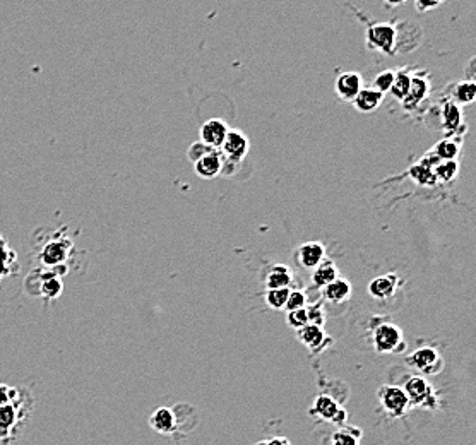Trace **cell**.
I'll return each mask as SVG.
<instances>
[{
  "mask_svg": "<svg viewBox=\"0 0 476 445\" xmlns=\"http://www.w3.org/2000/svg\"><path fill=\"white\" fill-rule=\"evenodd\" d=\"M291 272L286 265H275L269 271L268 278H266V288L268 290H278V288H290L291 283Z\"/></svg>",
  "mask_w": 476,
  "mask_h": 445,
  "instance_id": "obj_23",
  "label": "cell"
},
{
  "mask_svg": "<svg viewBox=\"0 0 476 445\" xmlns=\"http://www.w3.org/2000/svg\"><path fill=\"white\" fill-rule=\"evenodd\" d=\"M374 346L378 353H399L404 348L403 332L394 324H381L374 331Z\"/></svg>",
  "mask_w": 476,
  "mask_h": 445,
  "instance_id": "obj_3",
  "label": "cell"
},
{
  "mask_svg": "<svg viewBox=\"0 0 476 445\" xmlns=\"http://www.w3.org/2000/svg\"><path fill=\"white\" fill-rule=\"evenodd\" d=\"M336 278H339V276H337V269L335 263H331V260H322V263L314 269L312 283L314 286L324 288L328 286L329 283L335 281Z\"/></svg>",
  "mask_w": 476,
  "mask_h": 445,
  "instance_id": "obj_21",
  "label": "cell"
},
{
  "mask_svg": "<svg viewBox=\"0 0 476 445\" xmlns=\"http://www.w3.org/2000/svg\"><path fill=\"white\" fill-rule=\"evenodd\" d=\"M149 425L161 435H171L178 428V414L171 407L161 406L149 416Z\"/></svg>",
  "mask_w": 476,
  "mask_h": 445,
  "instance_id": "obj_10",
  "label": "cell"
},
{
  "mask_svg": "<svg viewBox=\"0 0 476 445\" xmlns=\"http://www.w3.org/2000/svg\"><path fill=\"white\" fill-rule=\"evenodd\" d=\"M336 95L339 96L343 102H353L363 88L362 76L358 72H343L337 76L336 79Z\"/></svg>",
  "mask_w": 476,
  "mask_h": 445,
  "instance_id": "obj_12",
  "label": "cell"
},
{
  "mask_svg": "<svg viewBox=\"0 0 476 445\" xmlns=\"http://www.w3.org/2000/svg\"><path fill=\"white\" fill-rule=\"evenodd\" d=\"M429 89H430V84L427 77H423L422 74H417L415 77L411 76L410 93H408L406 98L403 100L404 104L410 103V107H415V104L423 102V100L427 98V95H429Z\"/></svg>",
  "mask_w": 476,
  "mask_h": 445,
  "instance_id": "obj_19",
  "label": "cell"
},
{
  "mask_svg": "<svg viewBox=\"0 0 476 445\" xmlns=\"http://www.w3.org/2000/svg\"><path fill=\"white\" fill-rule=\"evenodd\" d=\"M459 142L456 139H442L438 141L436 146H433L432 153L437 156L440 162H451V159H456L459 156Z\"/></svg>",
  "mask_w": 476,
  "mask_h": 445,
  "instance_id": "obj_25",
  "label": "cell"
},
{
  "mask_svg": "<svg viewBox=\"0 0 476 445\" xmlns=\"http://www.w3.org/2000/svg\"><path fill=\"white\" fill-rule=\"evenodd\" d=\"M408 175H410V177L418 183V185L430 187V185H436V182H437V178H436V175H433V171L430 170V168L423 166L422 163H418V164H415V166H411L410 170H408Z\"/></svg>",
  "mask_w": 476,
  "mask_h": 445,
  "instance_id": "obj_29",
  "label": "cell"
},
{
  "mask_svg": "<svg viewBox=\"0 0 476 445\" xmlns=\"http://www.w3.org/2000/svg\"><path fill=\"white\" fill-rule=\"evenodd\" d=\"M211 151H215V149L209 148V146H206L204 142L197 141V142H194L192 146H190L189 151H187V156H189V162L196 163L201 158H204L206 155H209Z\"/></svg>",
  "mask_w": 476,
  "mask_h": 445,
  "instance_id": "obj_36",
  "label": "cell"
},
{
  "mask_svg": "<svg viewBox=\"0 0 476 445\" xmlns=\"http://www.w3.org/2000/svg\"><path fill=\"white\" fill-rule=\"evenodd\" d=\"M70 247H72V243L67 240V238H55L54 242H47L43 250H41V263L52 265V267H54V265H59L60 267V265L67 260Z\"/></svg>",
  "mask_w": 476,
  "mask_h": 445,
  "instance_id": "obj_9",
  "label": "cell"
},
{
  "mask_svg": "<svg viewBox=\"0 0 476 445\" xmlns=\"http://www.w3.org/2000/svg\"><path fill=\"white\" fill-rule=\"evenodd\" d=\"M394 76H396L394 70H384V72H378L376 76V79H374L372 88L377 89V91H381L382 95H385V93L391 91L392 82H394Z\"/></svg>",
  "mask_w": 476,
  "mask_h": 445,
  "instance_id": "obj_32",
  "label": "cell"
},
{
  "mask_svg": "<svg viewBox=\"0 0 476 445\" xmlns=\"http://www.w3.org/2000/svg\"><path fill=\"white\" fill-rule=\"evenodd\" d=\"M288 295H290V288L268 290L266 291V304L275 310L284 309V305H286V300H288Z\"/></svg>",
  "mask_w": 476,
  "mask_h": 445,
  "instance_id": "obj_30",
  "label": "cell"
},
{
  "mask_svg": "<svg viewBox=\"0 0 476 445\" xmlns=\"http://www.w3.org/2000/svg\"><path fill=\"white\" fill-rule=\"evenodd\" d=\"M13 269L14 271L17 269L16 253H14L13 250H9L6 242L0 238V279H2L3 276H9Z\"/></svg>",
  "mask_w": 476,
  "mask_h": 445,
  "instance_id": "obj_27",
  "label": "cell"
},
{
  "mask_svg": "<svg viewBox=\"0 0 476 445\" xmlns=\"http://www.w3.org/2000/svg\"><path fill=\"white\" fill-rule=\"evenodd\" d=\"M228 130H230V127H228L223 120H220V118H211V120L202 123L201 142H204L206 146H209V148L213 149H220L221 144L224 142Z\"/></svg>",
  "mask_w": 476,
  "mask_h": 445,
  "instance_id": "obj_11",
  "label": "cell"
},
{
  "mask_svg": "<svg viewBox=\"0 0 476 445\" xmlns=\"http://www.w3.org/2000/svg\"><path fill=\"white\" fill-rule=\"evenodd\" d=\"M259 445H291V444L286 437H272V439L266 440V442H261Z\"/></svg>",
  "mask_w": 476,
  "mask_h": 445,
  "instance_id": "obj_41",
  "label": "cell"
},
{
  "mask_svg": "<svg viewBox=\"0 0 476 445\" xmlns=\"http://www.w3.org/2000/svg\"><path fill=\"white\" fill-rule=\"evenodd\" d=\"M397 290V276L396 274H384L374 278L369 284V293L376 300H387Z\"/></svg>",
  "mask_w": 476,
  "mask_h": 445,
  "instance_id": "obj_15",
  "label": "cell"
},
{
  "mask_svg": "<svg viewBox=\"0 0 476 445\" xmlns=\"http://www.w3.org/2000/svg\"><path fill=\"white\" fill-rule=\"evenodd\" d=\"M396 28V52H411L422 41V29L415 22H399Z\"/></svg>",
  "mask_w": 476,
  "mask_h": 445,
  "instance_id": "obj_8",
  "label": "cell"
},
{
  "mask_svg": "<svg viewBox=\"0 0 476 445\" xmlns=\"http://www.w3.org/2000/svg\"><path fill=\"white\" fill-rule=\"evenodd\" d=\"M378 399H381V405L385 409V413L391 414L392 418L404 416L406 411L410 409V401H408L403 387H397V385H384V387H381Z\"/></svg>",
  "mask_w": 476,
  "mask_h": 445,
  "instance_id": "obj_5",
  "label": "cell"
},
{
  "mask_svg": "<svg viewBox=\"0 0 476 445\" xmlns=\"http://www.w3.org/2000/svg\"><path fill=\"white\" fill-rule=\"evenodd\" d=\"M325 249L321 242H307L297 250V263L303 269H316L324 260Z\"/></svg>",
  "mask_w": 476,
  "mask_h": 445,
  "instance_id": "obj_13",
  "label": "cell"
},
{
  "mask_svg": "<svg viewBox=\"0 0 476 445\" xmlns=\"http://www.w3.org/2000/svg\"><path fill=\"white\" fill-rule=\"evenodd\" d=\"M382 102H384V95L381 91L374 88H362L357 98L353 100V104L362 114H372L381 107Z\"/></svg>",
  "mask_w": 476,
  "mask_h": 445,
  "instance_id": "obj_17",
  "label": "cell"
},
{
  "mask_svg": "<svg viewBox=\"0 0 476 445\" xmlns=\"http://www.w3.org/2000/svg\"><path fill=\"white\" fill-rule=\"evenodd\" d=\"M288 325L293 329H302L303 325L309 324V317H307V310L305 309H298V310H291V312H288Z\"/></svg>",
  "mask_w": 476,
  "mask_h": 445,
  "instance_id": "obj_35",
  "label": "cell"
},
{
  "mask_svg": "<svg viewBox=\"0 0 476 445\" xmlns=\"http://www.w3.org/2000/svg\"><path fill=\"white\" fill-rule=\"evenodd\" d=\"M408 365L417 370L420 375H432L442 368V358L433 348H418L408 357Z\"/></svg>",
  "mask_w": 476,
  "mask_h": 445,
  "instance_id": "obj_6",
  "label": "cell"
},
{
  "mask_svg": "<svg viewBox=\"0 0 476 445\" xmlns=\"http://www.w3.org/2000/svg\"><path fill=\"white\" fill-rule=\"evenodd\" d=\"M221 164H223V155L220 153V149H215V151H211L204 158L194 163V170H196L197 177L204 178V180H211V178H216L221 173Z\"/></svg>",
  "mask_w": 476,
  "mask_h": 445,
  "instance_id": "obj_14",
  "label": "cell"
},
{
  "mask_svg": "<svg viewBox=\"0 0 476 445\" xmlns=\"http://www.w3.org/2000/svg\"><path fill=\"white\" fill-rule=\"evenodd\" d=\"M220 153L223 155L224 159L233 163L243 162V158L249 153V139L243 132H240L237 129H230L228 130L227 137H224V142L221 144Z\"/></svg>",
  "mask_w": 476,
  "mask_h": 445,
  "instance_id": "obj_7",
  "label": "cell"
},
{
  "mask_svg": "<svg viewBox=\"0 0 476 445\" xmlns=\"http://www.w3.org/2000/svg\"><path fill=\"white\" fill-rule=\"evenodd\" d=\"M417 2L418 13H427V10L437 9L442 3V0H415Z\"/></svg>",
  "mask_w": 476,
  "mask_h": 445,
  "instance_id": "obj_39",
  "label": "cell"
},
{
  "mask_svg": "<svg viewBox=\"0 0 476 445\" xmlns=\"http://www.w3.org/2000/svg\"><path fill=\"white\" fill-rule=\"evenodd\" d=\"M410 406H436V396H433L432 385L423 375H413L408 379L403 387Z\"/></svg>",
  "mask_w": 476,
  "mask_h": 445,
  "instance_id": "obj_4",
  "label": "cell"
},
{
  "mask_svg": "<svg viewBox=\"0 0 476 445\" xmlns=\"http://www.w3.org/2000/svg\"><path fill=\"white\" fill-rule=\"evenodd\" d=\"M385 2V6H389V7H397V6H403L406 0H384Z\"/></svg>",
  "mask_w": 476,
  "mask_h": 445,
  "instance_id": "obj_43",
  "label": "cell"
},
{
  "mask_svg": "<svg viewBox=\"0 0 476 445\" xmlns=\"http://www.w3.org/2000/svg\"><path fill=\"white\" fill-rule=\"evenodd\" d=\"M367 47L370 50L381 52L385 55L396 54V28L387 22H376L367 28Z\"/></svg>",
  "mask_w": 476,
  "mask_h": 445,
  "instance_id": "obj_2",
  "label": "cell"
},
{
  "mask_svg": "<svg viewBox=\"0 0 476 445\" xmlns=\"http://www.w3.org/2000/svg\"><path fill=\"white\" fill-rule=\"evenodd\" d=\"M476 98V84L475 81H461L452 89V102L457 107L461 104H471Z\"/></svg>",
  "mask_w": 476,
  "mask_h": 445,
  "instance_id": "obj_24",
  "label": "cell"
},
{
  "mask_svg": "<svg viewBox=\"0 0 476 445\" xmlns=\"http://www.w3.org/2000/svg\"><path fill=\"white\" fill-rule=\"evenodd\" d=\"M28 392L16 389L13 401L0 406V442H9L20 433L21 426L24 425L26 418L29 416V411L33 407V399L28 398Z\"/></svg>",
  "mask_w": 476,
  "mask_h": 445,
  "instance_id": "obj_1",
  "label": "cell"
},
{
  "mask_svg": "<svg viewBox=\"0 0 476 445\" xmlns=\"http://www.w3.org/2000/svg\"><path fill=\"white\" fill-rule=\"evenodd\" d=\"M307 306V297L303 291H298V290H290V295H288V300H286V305H284V309L288 310V312H291V310H298V309H305Z\"/></svg>",
  "mask_w": 476,
  "mask_h": 445,
  "instance_id": "obj_33",
  "label": "cell"
},
{
  "mask_svg": "<svg viewBox=\"0 0 476 445\" xmlns=\"http://www.w3.org/2000/svg\"><path fill=\"white\" fill-rule=\"evenodd\" d=\"M461 123H463V117H461V108L449 100V102L444 103V108H442V125L447 132L454 134L461 129Z\"/></svg>",
  "mask_w": 476,
  "mask_h": 445,
  "instance_id": "obj_20",
  "label": "cell"
},
{
  "mask_svg": "<svg viewBox=\"0 0 476 445\" xmlns=\"http://www.w3.org/2000/svg\"><path fill=\"white\" fill-rule=\"evenodd\" d=\"M339 409V406H337V403L335 399L331 398V396H318V398L314 401V406L312 409H310V413L316 414V416L322 418V420L325 421H331L332 418H335L336 411Z\"/></svg>",
  "mask_w": 476,
  "mask_h": 445,
  "instance_id": "obj_22",
  "label": "cell"
},
{
  "mask_svg": "<svg viewBox=\"0 0 476 445\" xmlns=\"http://www.w3.org/2000/svg\"><path fill=\"white\" fill-rule=\"evenodd\" d=\"M433 175H436L437 182L449 183L452 182L459 173V163L457 159H451V162H438L433 168Z\"/></svg>",
  "mask_w": 476,
  "mask_h": 445,
  "instance_id": "obj_26",
  "label": "cell"
},
{
  "mask_svg": "<svg viewBox=\"0 0 476 445\" xmlns=\"http://www.w3.org/2000/svg\"><path fill=\"white\" fill-rule=\"evenodd\" d=\"M360 430H337L332 435V445H360Z\"/></svg>",
  "mask_w": 476,
  "mask_h": 445,
  "instance_id": "obj_31",
  "label": "cell"
},
{
  "mask_svg": "<svg viewBox=\"0 0 476 445\" xmlns=\"http://www.w3.org/2000/svg\"><path fill=\"white\" fill-rule=\"evenodd\" d=\"M62 291V283L59 278H47L43 279V286H41V297L47 298H57Z\"/></svg>",
  "mask_w": 476,
  "mask_h": 445,
  "instance_id": "obj_34",
  "label": "cell"
},
{
  "mask_svg": "<svg viewBox=\"0 0 476 445\" xmlns=\"http://www.w3.org/2000/svg\"><path fill=\"white\" fill-rule=\"evenodd\" d=\"M410 84H411L410 72H406V70H399V72H396L394 82H392V88L389 93H392L397 100L403 102V100L408 96V93H410Z\"/></svg>",
  "mask_w": 476,
  "mask_h": 445,
  "instance_id": "obj_28",
  "label": "cell"
},
{
  "mask_svg": "<svg viewBox=\"0 0 476 445\" xmlns=\"http://www.w3.org/2000/svg\"><path fill=\"white\" fill-rule=\"evenodd\" d=\"M238 164L233 163V162H228V159L223 158V164H221V173L220 175H233L235 170H237Z\"/></svg>",
  "mask_w": 476,
  "mask_h": 445,
  "instance_id": "obj_40",
  "label": "cell"
},
{
  "mask_svg": "<svg viewBox=\"0 0 476 445\" xmlns=\"http://www.w3.org/2000/svg\"><path fill=\"white\" fill-rule=\"evenodd\" d=\"M322 295H324V300H328L329 304H343V302L350 300L351 284L346 279L336 278L335 281L322 288Z\"/></svg>",
  "mask_w": 476,
  "mask_h": 445,
  "instance_id": "obj_18",
  "label": "cell"
},
{
  "mask_svg": "<svg viewBox=\"0 0 476 445\" xmlns=\"http://www.w3.org/2000/svg\"><path fill=\"white\" fill-rule=\"evenodd\" d=\"M346 411L343 409V407H339V409L336 411V414H335V418H332V423H336V425H343L344 421H346Z\"/></svg>",
  "mask_w": 476,
  "mask_h": 445,
  "instance_id": "obj_42",
  "label": "cell"
},
{
  "mask_svg": "<svg viewBox=\"0 0 476 445\" xmlns=\"http://www.w3.org/2000/svg\"><path fill=\"white\" fill-rule=\"evenodd\" d=\"M14 394H16V389H10L9 385L0 384V406L7 405V403L13 401Z\"/></svg>",
  "mask_w": 476,
  "mask_h": 445,
  "instance_id": "obj_38",
  "label": "cell"
},
{
  "mask_svg": "<svg viewBox=\"0 0 476 445\" xmlns=\"http://www.w3.org/2000/svg\"><path fill=\"white\" fill-rule=\"evenodd\" d=\"M297 336H298V341L302 343L303 346H307L309 350H314V351L321 350L325 343V332H324V329H322V325H316V324L303 325L302 329H298L297 331Z\"/></svg>",
  "mask_w": 476,
  "mask_h": 445,
  "instance_id": "obj_16",
  "label": "cell"
},
{
  "mask_svg": "<svg viewBox=\"0 0 476 445\" xmlns=\"http://www.w3.org/2000/svg\"><path fill=\"white\" fill-rule=\"evenodd\" d=\"M305 310H307V317H309V324H316V325L324 324L325 315H324V309H322L321 304L305 306Z\"/></svg>",
  "mask_w": 476,
  "mask_h": 445,
  "instance_id": "obj_37",
  "label": "cell"
}]
</instances>
